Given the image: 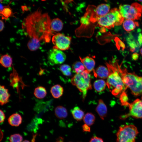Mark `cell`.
Masks as SVG:
<instances>
[{
    "instance_id": "obj_1",
    "label": "cell",
    "mask_w": 142,
    "mask_h": 142,
    "mask_svg": "<svg viewBox=\"0 0 142 142\" xmlns=\"http://www.w3.org/2000/svg\"><path fill=\"white\" fill-rule=\"evenodd\" d=\"M51 21L48 14L42 13L40 8L24 18L22 28L29 38L27 45L31 51L38 49L42 41H50L54 35L50 28Z\"/></svg>"
},
{
    "instance_id": "obj_2",
    "label": "cell",
    "mask_w": 142,
    "mask_h": 142,
    "mask_svg": "<svg viewBox=\"0 0 142 142\" xmlns=\"http://www.w3.org/2000/svg\"><path fill=\"white\" fill-rule=\"evenodd\" d=\"M109 72V75L106 82L108 88L111 90L112 94L116 96L125 92L127 87L124 83L121 76L118 70L116 61L106 62Z\"/></svg>"
},
{
    "instance_id": "obj_3",
    "label": "cell",
    "mask_w": 142,
    "mask_h": 142,
    "mask_svg": "<svg viewBox=\"0 0 142 142\" xmlns=\"http://www.w3.org/2000/svg\"><path fill=\"white\" fill-rule=\"evenodd\" d=\"M116 66L124 83L131 93L135 96H142V77L128 72L126 68H121L117 62Z\"/></svg>"
},
{
    "instance_id": "obj_4",
    "label": "cell",
    "mask_w": 142,
    "mask_h": 142,
    "mask_svg": "<svg viewBox=\"0 0 142 142\" xmlns=\"http://www.w3.org/2000/svg\"><path fill=\"white\" fill-rule=\"evenodd\" d=\"M124 19L119 9L114 8L111 9L105 15L98 18L96 22L97 26L103 28L110 29L115 26L121 25Z\"/></svg>"
},
{
    "instance_id": "obj_5",
    "label": "cell",
    "mask_w": 142,
    "mask_h": 142,
    "mask_svg": "<svg viewBox=\"0 0 142 142\" xmlns=\"http://www.w3.org/2000/svg\"><path fill=\"white\" fill-rule=\"evenodd\" d=\"M91 79L90 73L85 70L80 73L76 74L71 79V83L82 93L83 99L85 98L88 90L92 88Z\"/></svg>"
},
{
    "instance_id": "obj_6",
    "label": "cell",
    "mask_w": 142,
    "mask_h": 142,
    "mask_svg": "<svg viewBox=\"0 0 142 142\" xmlns=\"http://www.w3.org/2000/svg\"><path fill=\"white\" fill-rule=\"evenodd\" d=\"M139 132L137 128L133 125L120 126L116 134V142H135Z\"/></svg>"
},
{
    "instance_id": "obj_7",
    "label": "cell",
    "mask_w": 142,
    "mask_h": 142,
    "mask_svg": "<svg viewBox=\"0 0 142 142\" xmlns=\"http://www.w3.org/2000/svg\"><path fill=\"white\" fill-rule=\"evenodd\" d=\"M120 12L123 17L132 20H138L142 13V6L137 2L131 5L123 4L119 6Z\"/></svg>"
},
{
    "instance_id": "obj_8",
    "label": "cell",
    "mask_w": 142,
    "mask_h": 142,
    "mask_svg": "<svg viewBox=\"0 0 142 142\" xmlns=\"http://www.w3.org/2000/svg\"><path fill=\"white\" fill-rule=\"evenodd\" d=\"M71 37L60 33L54 35L52 41L54 46L53 48L61 50H65L70 47Z\"/></svg>"
},
{
    "instance_id": "obj_9",
    "label": "cell",
    "mask_w": 142,
    "mask_h": 142,
    "mask_svg": "<svg viewBox=\"0 0 142 142\" xmlns=\"http://www.w3.org/2000/svg\"><path fill=\"white\" fill-rule=\"evenodd\" d=\"M129 113L121 117V118L125 119L131 116L136 118H142V96L141 99H137L131 103H129Z\"/></svg>"
},
{
    "instance_id": "obj_10",
    "label": "cell",
    "mask_w": 142,
    "mask_h": 142,
    "mask_svg": "<svg viewBox=\"0 0 142 142\" xmlns=\"http://www.w3.org/2000/svg\"><path fill=\"white\" fill-rule=\"evenodd\" d=\"M66 58L65 54L62 50L53 48L49 50L48 55L49 62L52 65L61 64Z\"/></svg>"
},
{
    "instance_id": "obj_11",
    "label": "cell",
    "mask_w": 142,
    "mask_h": 142,
    "mask_svg": "<svg viewBox=\"0 0 142 142\" xmlns=\"http://www.w3.org/2000/svg\"><path fill=\"white\" fill-rule=\"evenodd\" d=\"M110 11V7L107 4L103 3L98 5L95 8V12L92 13L90 17V21L92 22H96L100 17L104 16Z\"/></svg>"
},
{
    "instance_id": "obj_12",
    "label": "cell",
    "mask_w": 142,
    "mask_h": 142,
    "mask_svg": "<svg viewBox=\"0 0 142 142\" xmlns=\"http://www.w3.org/2000/svg\"><path fill=\"white\" fill-rule=\"evenodd\" d=\"M79 59L84 65L85 70L89 73L94 70L95 62L93 58L87 56L83 58L79 57Z\"/></svg>"
},
{
    "instance_id": "obj_13",
    "label": "cell",
    "mask_w": 142,
    "mask_h": 142,
    "mask_svg": "<svg viewBox=\"0 0 142 142\" xmlns=\"http://www.w3.org/2000/svg\"><path fill=\"white\" fill-rule=\"evenodd\" d=\"M95 77H98L102 79H105L108 77L109 72L107 68L100 65L95 70L93 71Z\"/></svg>"
},
{
    "instance_id": "obj_14",
    "label": "cell",
    "mask_w": 142,
    "mask_h": 142,
    "mask_svg": "<svg viewBox=\"0 0 142 142\" xmlns=\"http://www.w3.org/2000/svg\"><path fill=\"white\" fill-rule=\"evenodd\" d=\"M95 110L101 119L104 120L106 116L107 109L106 105L102 99L99 100Z\"/></svg>"
},
{
    "instance_id": "obj_15",
    "label": "cell",
    "mask_w": 142,
    "mask_h": 142,
    "mask_svg": "<svg viewBox=\"0 0 142 142\" xmlns=\"http://www.w3.org/2000/svg\"><path fill=\"white\" fill-rule=\"evenodd\" d=\"M10 95L8 89L4 86L0 85V104L1 105H3L9 102Z\"/></svg>"
},
{
    "instance_id": "obj_16",
    "label": "cell",
    "mask_w": 142,
    "mask_h": 142,
    "mask_svg": "<svg viewBox=\"0 0 142 142\" xmlns=\"http://www.w3.org/2000/svg\"><path fill=\"white\" fill-rule=\"evenodd\" d=\"M9 124L13 126H17L21 123L22 118L19 114L15 113L10 115L8 119Z\"/></svg>"
},
{
    "instance_id": "obj_17",
    "label": "cell",
    "mask_w": 142,
    "mask_h": 142,
    "mask_svg": "<svg viewBox=\"0 0 142 142\" xmlns=\"http://www.w3.org/2000/svg\"><path fill=\"white\" fill-rule=\"evenodd\" d=\"M64 89L63 87L60 85H55L51 88L50 92L55 98H58L61 97L63 94Z\"/></svg>"
},
{
    "instance_id": "obj_18",
    "label": "cell",
    "mask_w": 142,
    "mask_h": 142,
    "mask_svg": "<svg viewBox=\"0 0 142 142\" xmlns=\"http://www.w3.org/2000/svg\"><path fill=\"white\" fill-rule=\"evenodd\" d=\"M63 27V22L59 19L56 18L51 21L50 27L52 31H60L62 30Z\"/></svg>"
},
{
    "instance_id": "obj_19",
    "label": "cell",
    "mask_w": 142,
    "mask_h": 142,
    "mask_svg": "<svg viewBox=\"0 0 142 142\" xmlns=\"http://www.w3.org/2000/svg\"><path fill=\"white\" fill-rule=\"evenodd\" d=\"M138 22L133 20L126 19L123 22V26L124 29L126 31L129 32L133 30L136 26H138Z\"/></svg>"
},
{
    "instance_id": "obj_20",
    "label": "cell",
    "mask_w": 142,
    "mask_h": 142,
    "mask_svg": "<svg viewBox=\"0 0 142 142\" xmlns=\"http://www.w3.org/2000/svg\"><path fill=\"white\" fill-rule=\"evenodd\" d=\"M54 113L55 116L60 119L65 118L68 115L66 109L62 106H57L55 109Z\"/></svg>"
},
{
    "instance_id": "obj_21",
    "label": "cell",
    "mask_w": 142,
    "mask_h": 142,
    "mask_svg": "<svg viewBox=\"0 0 142 142\" xmlns=\"http://www.w3.org/2000/svg\"><path fill=\"white\" fill-rule=\"evenodd\" d=\"M71 113L74 119L80 121L83 119L84 112L78 106H75L71 110Z\"/></svg>"
},
{
    "instance_id": "obj_22",
    "label": "cell",
    "mask_w": 142,
    "mask_h": 142,
    "mask_svg": "<svg viewBox=\"0 0 142 142\" xmlns=\"http://www.w3.org/2000/svg\"><path fill=\"white\" fill-rule=\"evenodd\" d=\"M1 65L3 67L8 68L11 67L12 64V59L11 56L8 54L2 56L0 61Z\"/></svg>"
},
{
    "instance_id": "obj_23",
    "label": "cell",
    "mask_w": 142,
    "mask_h": 142,
    "mask_svg": "<svg viewBox=\"0 0 142 142\" xmlns=\"http://www.w3.org/2000/svg\"><path fill=\"white\" fill-rule=\"evenodd\" d=\"M106 85V82L102 79L97 80L93 84L94 89L98 92H101L103 91L105 89Z\"/></svg>"
},
{
    "instance_id": "obj_24",
    "label": "cell",
    "mask_w": 142,
    "mask_h": 142,
    "mask_svg": "<svg viewBox=\"0 0 142 142\" xmlns=\"http://www.w3.org/2000/svg\"><path fill=\"white\" fill-rule=\"evenodd\" d=\"M34 94L36 98L39 99H42L46 96L47 92L44 87L41 86H38L35 88Z\"/></svg>"
},
{
    "instance_id": "obj_25",
    "label": "cell",
    "mask_w": 142,
    "mask_h": 142,
    "mask_svg": "<svg viewBox=\"0 0 142 142\" xmlns=\"http://www.w3.org/2000/svg\"><path fill=\"white\" fill-rule=\"evenodd\" d=\"M83 119L85 124L90 126L94 124L95 117L94 114L92 113H88L84 115Z\"/></svg>"
},
{
    "instance_id": "obj_26",
    "label": "cell",
    "mask_w": 142,
    "mask_h": 142,
    "mask_svg": "<svg viewBox=\"0 0 142 142\" xmlns=\"http://www.w3.org/2000/svg\"><path fill=\"white\" fill-rule=\"evenodd\" d=\"M72 69L73 72L76 74L80 73L85 70L83 63L79 61L75 62L72 65Z\"/></svg>"
},
{
    "instance_id": "obj_27",
    "label": "cell",
    "mask_w": 142,
    "mask_h": 142,
    "mask_svg": "<svg viewBox=\"0 0 142 142\" xmlns=\"http://www.w3.org/2000/svg\"><path fill=\"white\" fill-rule=\"evenodd\" d=\"M12 14V10L9 5L4 6L3 10L0 12V15L3 19H7Z\"/></svg>"
},
{
    "instance_id": "obj_28",
    "label": "cell",
    "mask_w": 142,
    "mask_h": 142,
    "mask_svg": "<svg viewBox=\"0 0 142 142\" xmlns=\"http://www.w3.org/2000/svg\"><path fill=\"white\" fill-rule=\"evenodd\" d=\"M59 70L63 74L66 76H70L72 75L71 68L69 65L64 64L61 65Z\"/></svg>"
},
{
    "instance_id": "obj_29",
    "label": "cell",
    "mask_w": 142,
    "mask_h": 142,
    "mask_svg": "<svg viewBox=\"0 0 142 142\" xmlns=\"http://www.w3.org/2000/svg\"><path fill=\"white\" fill-rule=\"evenodd\" d=\"M119 97L120 100L122 105L128 106L129 103L128 102V95L125 92H123Z\"/></svg>"
},
{
    "instance_id": "obj_30",
    "label": "cell",
    "mask_w": 142,
    "mask_h": 142,
    "mask_svg": "<svg viewBox=\"0 0 142 142\" xmlns=\"http://www.w3.org/2000/svg\"><path fill=\"white\" fill-rule=\"evenodd\" d=\"M22 136L18 134L12 135L9 138L10 142H22Z\"/></svg>"
},
{
    "instance_id": "obj_31",
    "label": "cell",
    "mask_w": 142,
    "mask_h": 142,
    "mask_svg": "<svg viewBox=\"0 0 142 142\" xmlns=\"http://www.w3.org/2000/svg\"><path fill=\"white\" fill-rule=\"evenodd\" d=\"M116 45L118 49L121 48L122 49H124L125 48V46L124 43L119 38L116 37L115 39Z\"/></svg>"
},
{
    "instance_id": "obj_32",
    "label": "cell",
    "mask_w": 142,
    "mask_h": 142,
    "mask_svg": "<svg viewBox=\"0 0 142 142\" xmlns=\"http://www.w3.org/2000/svg\"><path fill=\"white\" fill-rule=\"evenodd\" d=\"M129 44L130 47V50L131 52H133L135 50V48L137 47V45L134 41H130L128 42Z\"/></svg>"
},
{
    "instance_id": "obj_33",
    "label": "cell",
    "mask_w": 142,
    "mask_h": 142,
    "mask_svg": "<svg viewBox=\"0 0 142 142\" xmlns=\"http://www.w3.org/2000/svg\"><path fill=\"white\" fill-rule=\"evenodd\" d=\"M89 142H104V141L102 138L96 136H94L91 138Z\"/></svg>"
},
{
    "instance_id": "obj_34",
    "label": "cell",
    "mask_w": 142,
    "mask_h": 142,
    "mask_svg": "<svg viewBox=\"0 0 142 142\" xmlns=\"http://www.w3.org/2000/svg\"><path fill=\"white\" fill-rule=\"evenodd\" d=\"M82 128L84 131L88 132L90 131V126L85 124H84L82 125Z\"/></svg>"
},
{
    "instance_id": "obj_35",
    "label": "cell",
    "mask_w": 142,
    "mask_h": 142,
    "mask_svg": "<svg viewBox=\"0 0 142 142\" xmlns=\"http://www.w3.org/2000/svg\"><path fill=\"white\" fill-rule=\"evenodd\" d=\"M0 123H3L4 121L5 118V116L4 112L1 110H0Z\"/></svg>"
},
{
    "instance_id": "obj_36",
    "label": "cell",
    "mask_w": 142,
    "mask_h": 142,
    "mask_svg": "<svg viewBox=\"0 0 142 142\" xmlns=\"http://www.w3.org/2000/svg\"><path fill=\"white\" fill-rule=\"evenodd\" d=\"M132 58L134 60H136L138 59L139 57V54L136 53H133L132 55Z\"/></svg>"
},
{
    "instance_id": "obj_37",
    "label": "cell",
    "mask_w": 142,
    "mask_h": 142,
    "mask_svg": "<svg viewBox=\"0 0 142 142\" xmlns=\"http://www.w3.org/2000/svg\"><path fill=\"white\" fill-rule=\"evenodd\" d=\"M138 41L140 45L142 44V35L141 33H140L138 37Z\"/></svg>"
},
{
    "instance_id": "obj_38",
    "label": "cell",
    "mask_w": 142,
    "mask_h": 142,
    "mask_svg": "<svg viewBox=\"0 0 142 142\" xmlns=\"http://www.w3.org/2000/svg\"><path fill=\"white\" fill-rule=\"evenodd\" d=\"M0 31L1 32L3 31L4 27V22L1 20H0Z\"/></svg>"
},
{
    "instance_id": "obj_39",
    "label": "cell",
    "mask_w": 142,
    "mask_h": 142,
    "mask_svg": "<svg viewBox=\"0 0 142 142\" xmlns=\"http://www.w3.org/2000/svg\"><path fill=\"white\" fill-rule=\"evenodd\" d=\"M36 135H37L36 134H34V135H33V137L31 142H35V138L36 136ZM22 142H30L28 140H25L23 141Z\"/></svg>"
},
{
    "instance_id": "obj_40",
    "label": "cell",
    "mask_w": 142,
    "mask_h": 142,
    "mask_svg": "<svg viewBox=\"0 0 142 142\" xmlns=\"http://www.w3.org/2000/svg\"><path fill=\"white\" fill-rule=\"evenodd\" d=\"M22 8L23 12L27 11L28 10L27 7L26 6H22Z\"/></svg>"
},
{
    "instance_id": "obj_41",
    "label": "cell",
    "mask_w": 142,
    "mask_h": 142,
    "mask_svg": "<svg viewBox=\"0 0 142 142\" xmlns=\"http://www.w3.org/2000/svg\"><path fill=\"white\" fill-rule=\"evenodd\" d=\"M56 142H64L63 138L62 137H60L58 139Z\"/></svg>"
},
{
    "instance_id": "obj_42",
    "label": "cell",
    "mask_w": 142,
    "mask_h": 142,
    "mask_svg": "<svg viewBox=\"0 0 142 142\" xmlns=\"http://www.w3.org/2000/svg\"><path fill=\"white\" fill-rule=\"evenodd\" d=\"M4 7L3 5L2 4H1V3H0V12L2 11L3 10Z\"/></svg>"
},
{
    "instance_id": "obj_43",
    "label": "cell",
    "mask_w": 142,
    "mask_h": 142,
    "mask_svg": "<svg viewBox=\"0 0 142 142\" xmlns=\"http://www.w3.org/2000/svg\"><path fill=\"white\" fill-rule=\"evenodd\" d=\"M140 53L141 55L142 56V47L140 50Z\"/></svg>"
},
{
    "instance_id": "obj_44",
    "label": "cell",
    "mask_w": 142,
    "mask_h": 142,
    "mask_svg": "<svg viewBox=\"0 0 142 142\" xmlns=\"http://www.w3.org/2000/svg\"><path fill=\"white\" fill-rule=\"evenodd\" d=\"M138 1L142 2V0H138Z\"/></svg>"
},
{
    "instance_id": "obj_45",
    "label": "cell",
    "mask_w": 142,
    "mask_h": 142,
    "mask_svg": "<svg viewBox=\"0 0 142 142\" xmlns=\"http://www.w3.org/2000/svg\"><path fill=\"white\" fill-rule=\"evenodd\" d=\"M3 1V0H0V2L1 3V2Z\"/></svg>"
},
{
    "instance_id": "obj_46",
    "label": "cell",
    "mask_w": 142,
    "mask_h": 142,
    "mask_svg": "<svg viewBox=\"0 0 142 142\" xmlns=\"http://www.w3.org/2000/svg\"><path fill=\"white\" fill-rule=\"evenodd\" d=\"M41 0L42 1H46V0Z\"/></svg>"
},
{
    "instance_id": "obj_47",
    "label": "cell",
    "mask_w": 142,
    "mask_h": 142,
    "mask_svg": "<svg viewBox=\"0 0 142 142\" xmlns=\"http://www.w3.org/2000/svg\"></svg>"
},
{
    "instance_id": "obj_48",
    "label": "cell",
    "mask_w": 142,
    "mask_h": 142,
    "mask_svg": "<svg viewBox=\"0 0 142 142\" xmlns=\"http://www.w3.org/2000/svg\"></svg>"
}]
</instances>
